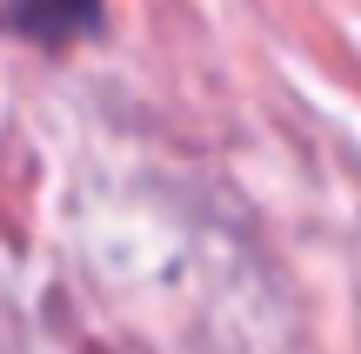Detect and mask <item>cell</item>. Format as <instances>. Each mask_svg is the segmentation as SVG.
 <instances>
[{
	"instance_id": "cell-1",
	"label": "cell",
	"mask_w": 361,
	"mask_h": 354,
	"mask_svg": "<svg viewBox=\"0 0 361 354\" xmlns=\"http://www.w3.org/2000/svg\"><path fill=\"white\" fill-rule=\"evenodd\" d=\"M13 27L40 47H74L101 27V0H13Z\"/></svg>"
}]
</instances>
